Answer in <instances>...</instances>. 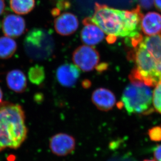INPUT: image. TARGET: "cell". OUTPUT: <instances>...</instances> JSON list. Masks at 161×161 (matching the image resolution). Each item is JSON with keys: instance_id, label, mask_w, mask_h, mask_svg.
Masks as SVG:
<instances>
[{"instance_id": "cell-1", "label": "cell", "mask_w": 161, "mask_h": 161, "mask_svg": "<svg viewBox=\"0 0 161 161\" xmlns=\"http://www.w3.org/2000/svg\"><path fill=\"white\" fill-rule=\"evenodd\" d=\"M94 9L92 22L108 36L131 39L141 35L140 31L143 15L139 5L128 11L95 3Z\"/></svg>"}, {"instance_id": "cell-2", "label": "cell", "mask_w": 161, "mask_h": 161, "mask_svg": "<svg viewBox=\"0 0 161 161\" xmlns=\"http://www.w3.org/2000/svg\"><path fill=\"white\" fill-rule=\"evenodd\" d=\"M130 57L135 64L130 80H139L149 86L161 83V32L146 36L133 47Z\"/></svg>"}, {"instance_id": "cell-3", "label": "cell", "mask_w": 161, "mask_h": 161, "mask_svg": "<svg viewBox=\"0 0 161 161\" xmlns=\"http://www.w3.org/2000/svg\"><path fill=\"white\" fill-rule=\"evenodd\" d=\"M28 129L25 112L18 104L4 102L0 104V152L17 150L26 139Z\"/></svg>"}, {"instance_id": "cell-4", "label": "cell", "mask_w": 161, "mask_h": 161, "mask_svg": "<svg viewBox=\"0 0 161 161\" xmlns=\"http://www.w3.org/2000/svg\"><path fill=\"white\" fill-rule=\"evenodd\" d=\"M153 92L139 80H131L124 90L121 104L129 114H147L153 112Z\"/></svg>"}, {"instance_id": "cell-5", "label": "cell", "mask_w": 161, "mask_h": 161, "mask_svg": "<svg viewBox=\"0 0 161 161\" xmlns=\"http://www.w3.org/2000/svg\"><path fill=\"white\" fill-rule=\"evenodd\" d=\"M24 48L27 56L32 60H44L53 54L54 40L51 34L47 30L33 28L25 37Z\"/></svg>"}, {"instance_id": "cell-6", "label": "cell", "mask_w": 161, "mask_h": 161, "mask_svg": "<svg viewBox=\"0 0 161 161\" xmlns=\"http://www.w3.org/2000/svg\"><path fill=\"white\" fill-rule=\"evenodd\" d=\"M72 60L79 69L84 72H90L97 66L100 56L95 48L87 45H82L73 52Z\"/></svg>"}, {"instance_id": "cell-7", "label": "cell", "mask_w": 161, "mask_h": 161, "mask_svg": "<svg viewBox=\"0 0 161 161\" xmlns=\"http://www.w3.org/2000/svg\"><path fill=\"white\" fill-rule=\"evenodd\" d=\"M76 146L75 138L65 133H59L51 136L49 148L51 152L58 157H65L75 151Z\"/></svg>"}, {"instance_id": "cell-8", "label": "cell", "mask_w": 161, "mask_h": 161, "mask_svg": "<svg viewBox=\"0 0 161 161\" xmlns=\"http://www.w3.org/2000/svg\"><path fill=\"white\" fill-rule=\"evenodd\" d=\"M2 29L5 36L11 38L19 37L26 31L25 20L18 15L8 14L2 20Z\"/></svg>"}, {"instance_id": "cell-9", "label": "cell", "mask_w": 161, "mask_h": 161, "mask_svg": "<svg viewBox=\"0 0 161 161\" xmlns=\"http://www.w3.org/2000/svg\"><path fill=\"white\" fill-rule=\"evenodd\" d=\"M84 27L80 32L82 42L87 46H94L100 43L105 37V33L99 27L92 22L91 17L83 20Z\"/></svg>"}, {"instance_id": "cell-10", "label": "cell", "mask_w": 161, "mask_h": 161, "mask_svg": "<svg viewBox=\"0 0 161 161\" xmlns=\"http://www.w3.org/2000/svg\"><path fill=\"white\" fill-rule=\"evenodd\" d=\"M54 26L58 34L62 36H69L78 30L79 20L74 14L65 13L59 15L54 19Z\"/></svg>"}, {"instance_id": "cell-11", "label": "cell", "mask_w": 161, "mask_h": 161, "mask_svg": "<svg viewBox=\"0 0 161 161\" xmlns=\"http://www.w3.org/2000/svg\"><path fill=\"white\" fill-rule=\"evenodd\" d=\"M80 76L79 69L75 64H65L56 71V78L60 85L66 87L75 86Z\"/></svg>"}, {"instance_id": "cell-12", "label": "cell", "mask_w": 161, "mask_h": 161, "mask_svg": "<svg viewBox=\"0 0 161 161\" xmlns=\"http://www.w3.org/2000/svg\"><path fill=\"white\" fill-rule=\"evenodd\" d=\"M92 101L99 110L107 112L115 106L116 98L111 91L105 88H98L92 95Z\"/></svg>"}, {"instance_id": "cell-13", "label": "cell", "mask_w": 161, "mask_h": 161, "mask_svg": "<svg viewBox=\"0 0 161 161\" xmlns=\"http://www.w3.org/2000/svg\"><path fill=\"white\" fill-rule=\"evenodd\" d=\"M141 28L144 34L147 36L158 34L161 32V15L152 12L143 16Z\"/></svg>"}, {"instance_id": "cell-14", "label": "cell", "mask_w": 161, "mask_h": 161, "mask_svg": "<svg viewBox=\"0 0 161 161\" xmlns=\"http://www.w3.org/2000/svg\"><path fill=\"white\" fill-rule=\"evenodd\" d=\"M6 81L8 88L15 93H23L26 89V77L21 70L14 69L8 72Z\"/></svg>"}, {"instance_id": "cell-15", "label": "cell", "mask_w": 161, "mask_h": 161, "mask_svg": "<svg viewBox=\"0 0 161 161\" xmlns=\"http://www.w3.org/2000/svg\"><path fill=\"white\" fill-rule=\"evenodd\" d=\"M17 43L12 38L0 37V59L6 60L12 57L17 50Z\"/></svg>"}, {"instance_id": "cell-16", "label": "cell", "mask_w": 161, "mask_h": 161, "mask_svg": "<svg viewBox=\"0 0 161 161\" xmlns=\"http://www.w3.org/2000/svg\"><path fill=\"white\" fill-rule=\"evenodd\" d=\"M11 9L16 14L25 15L31 12L35 8V0H9Z\"/></svg>"}, {"instance_id": "cell-17", "label": "cell", "mask_w": 161, "mask_h": 161, "mask_svg": "<svg viewBox=\"0 0 161 161\" xmlns=\"http://www.w3.org/2000/svg\"><path fill=\"white\" fill-rule=\"evenodd\" d=\"M29 80L35 85H39L46 78L45 69L42 65L36 64L29 69L28 72Z\"/></svg>"}, {"instance_id": "cell-18", "label": "cell", "mask_w": 161, "mask_h": 161, "mask_svg": "<svg viewBox=\"0 0 161 161\" xmlns=\"http://www.w3.org/2000/svg\"><path fill=\"white\" fill-rule=\"evenodd\" d=\"M153 104L156 111L161 114V83L155 86L153 92Z\"/></svg>"}, {"instance_id": "cell-19", "label": "cell", "mask_w": 161, "mask_h": 161, "mask_svg": "<svg viewBox=\"0 0 161 161\" xmlns=\"http://www.w3.org/2000/svg\"><path fill=\"white\" fill-rule=\"evenodd\" d=\"M150 139L155 142L161 141V127H154L150 129L148 131Z\"/></svg>"}, {"instance_id": "cell-20", "label": "cell", "mask_w": 161, "mask_h": 161, "mask_svg": "<svg viewBox=\"0 0 161 161\" xmlns=\"http://www.w3.org/2000/svg\"><path fill=\"white\" fill-rule=\"evenodd\" d=\"M107 161H136L133 157L128 154L115 155Z\"/></svg>"}, {"instance_id": "cell-21", "label": "cell", "mask_w": 161, "mask_h": 161, "mask_svg": "<svg viewBox=\"0 0 161 161\" xmlns=\"http://www.w3.org/2000/svg\"><path fill=\"white\" fill-rule=\"evenodd\" d=\"M71 6L69 0H59L57 3L58 8L61 10L68 9Z\"/></svg>"}, {"instance_id": "cell-22", "label": "cell", "mask_w": 161, "mask_h": 161, "mask_svg": "<svg viewBox=\"0 0 161 161\" xmlns=\"http://www.w3.org/2000/svg\"><path fill=\"white\" fill-rule=\"evenodd\" d=\"M154 2V0H139V5L144 9H149L153 6Z\"/></svg>"}, {"instance_id": "cell-23", "label": "cell", "mask_w": 161, "mask_h": 161, "mask_svg": "<svg viewBox=\"0 0 161 161\" xmlns=\"http://www.w3.org/2000/svg\"><path fill=\"white\" fill-rule=\"evenodd\" d=\"M154 158L157 161H161V144L157 146L153 151Z\"/></svg>"}, {"instance_id": "cell-24", "label": "cell", "mask_w": 161, "mask_h": 161, "mask_svg": "<svg viewBox=\"0 0 161 161\" xmlns=\"http://www.w3.org/2000/svg\"><path fill=\"white\" fill-rule=\"evenodd\" d=\"M107 68H108L107 64H99V65L98 64L97 66L96 67V69L98 71L102 72L106 70V69H107Z\"/></svg>"}, {"instance_id": "cell-25", "label": "cell", "mask_w": 161, "mask_h": 161, "mask_svg": "<svg viewBox=\"0 0 161 161\" xmlns=\"http://www.w3.org/2000/svg\"><path fill=\"white\" fill-rule=\"evenodd\" d=\"M5 3L4 0H0V16L4 12Z\"/></svg>"}, {"instance_id": "cell-26", "label": "cell", "mask_w": 161, "mask_h": 161, "mask_svg": "<svg viewBox=\"0 0 161 161\" xmlns=\"http://www.w3.org/2000/svg\"><path fill=\"white\" fill-rule=\"evenodd\" d=\"M154 3L157 9L161 12V0H154Z\"/></svg>"}, {"instance_id": "cell-27", "label": "cell", "mask_w": 161, "mask_h": 161, "mask_svg": "<svg viewBox=\"0 0 161 161\" xmlns=\"http://www.w3.org/2000/svg\"><path fill=\"white\" fill-rule=\"evenodd\" d=\"M60 13V11L58 8H53L51 11V14L53 16H59Z\"/></svg>"}, {"instance_id": "cell-28", "label": "cell", "mask_w": 161, "mask_h": 161, "mask_svg": "<svg viewBox=\"0 0 161 161\" xmlns=\"http://www.w3.org/2000/svg\"><path fill=\"white\" fill-rule=\"evenodd\" d=\"M3 92L1 88L0 87V104L2 103V99H3Z\"/></svg>"}, {"instance_id": "cell-29", "label": "cell", "mask_w": 161, "mask_h": 161, "mask_svg": "<svg viewBox=\"0 0 161 161\" xmlns=\"http://www.w3.org/2000/svg\"><path fill=\"white\" fill-rule=\"evenodd\" d=\"M156 161L155 160H144V161Z\"/></svg>"}]
</instances>
